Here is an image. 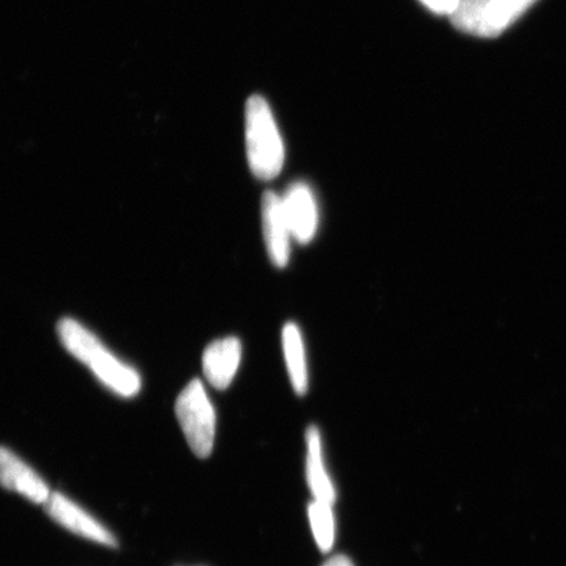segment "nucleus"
Wrapping results in <instances>:
<instances>
[{"label":"nucleus","mask_w":566,"mask_h":566,"mask_svg":"<svg viewBox=\"0 0 566 566\" xmlns=\"http://www.w3.org/2000/svg\"><path fill=\"white\" fill-rule=\"evenodd\" d=\"M63 348L87 366L102 385L122 398L130 399L140 391V375L124 363L95 334L74 318L65 317L56 325Z\"/></svg>","instance_id":"obj_1"},{"label":"nucleus","mask_w":566,"mask_h":566,"mask_svg":"<svg viewBox=\"0 0 566 566\" xmlns=\"http://www.w3.org/2000/svg\"><path fill=\"white\" fill-rule=\"evenodd\" d=\"M245 147L251 171L258 179L273 180L281 174L285 147L271 108L258 95L245 105Z\"/></svg>","instance_id":"obj_2"},{"label":"nucleus","mask_w":566,"mask_h":566,"mask_svg":"<svg viewBox=\"0 0 566 566\" xmlns=\"http://www.w3.org/2000/svg\"><path fill=\"white\" fill-rule=\"evenodd\" d=\"M537 0H460L451 23L458 31L494 39L504 33Z\"/></svg>","instance_id":"obj_3"},{"label":"nucleus","mask_w":566,"mask_h":566,"mask_svg":"<svg viewBox=\"0 0 566 566\" xmlns=\"http://www.w3.org/2000/svg\"><path fill=\"white\" fill-rule=\"evenodd\" d=\"M175 412L196 457H210L216 441L217 416L200 379H193L182 389Z\"/></svg>","instance_id":"obj_4"},{"label":"nucleus","mask_w":566,"mask_h":566,"mask_svg":"<svg viewBox=\"0 0 566 566\" xmlns=\"http://www.w3.org/2000/svg\"><path fill=\"white\" fill-rule=\"evenodd\" d=\"M44 506L51 518L71 533L103 544V546L117 547L116 537L111 531L106 530L94 516L83 511L81 506H77L75 502L69 500L66 495L54 492Z\"/></svg>","instance_id":"obj_5"},{"label":"nucleus","mask_w":566,"mask_h":566,"mask_svg":"<svg viewBox=\"0 0 566 566\" xmlns=\"http://www.w3.org/2000/svg\"><path fill=\"white\" fill-rule=\"evenodd\" d=\"M261 217H263L264 239L269 258L277 268L289 264L292 252L293 233L290 230L285 210H283L282 197L268 190L261 201Z\"/></svg>","instance_id":"obj_6"},{"label":"nucleus","mask_w":566,"mask_h":566,"mask_svg":"<svg viewBox=\"0 0 566 566\" xmlns=\"http://www.w3.org/2000/svg\"><path fill=\"white\" fill-rule=\"evenodd\" d=\"M283 210L287 218L293 239L308 244L316 235L318 209L313 190L304 182H295L282 196Z\"/></svg>","instance_id":"obj_7"},{"label":"nucleus","mask_w":566,"mask_h":566,"mask_svg":"<svg viewBox=\"0 0 566 566\" xmlns=\"http://www.w3.org/2000/svg\"><path fill=\"white\" fill-rule=\"evenodd\" d=\"M0 486L23 495L34 504L45 505L52 494L38 472L2 446H0Z\"/></svg>","instance_id":"obj_8"},{"label":"nucleus","mask_w":566,"mask_h":566,"mask_svg":"<svg viewBox=\"0 0 566 566\" xmlns=\"http://www.w3.org/2000/svg\"><path fill=\"white\" fill-rule=\"evenodd\" d=\"M242 360V344L237 337H226L211 343L203 352L205 377L217 389H226L239 370Z\"/></svg>","instance_id":"obj_9"},{"label":"nucleus","mask_w":566,"mask_h":566,"mask_svg":"<svg viewBox=\"0 0 566 566\" xmlns=\"http://www.w3.org/2000/svg\"><path fill=\"white\" fill-rule=\"evenodd\" d=\"M306 443V479L310 491L313 493L314 500L335 505L337 499L336 488L324 465L322 436L316 427L307 429Z\"/></svg>","instance_id":"obj_10"},{"label":"nucleus","mask_w":566,"mask_h":566,"mask_svg":"<svg viewBox=\"0 0 566 566\" xmlns=\"http://www.w3.org/2000/svg\"><path fill=\"white\" fill-rule=\"evenodd\" d=\"M282 348L289 378L295 394L306 395L308 389L306 346L303 343L302 332L295 323H287L283 327Z\"/></svg>","instance_id":"obj_11"},{"label":"nucleus","mask_w":566,"mask_h":566,"mask_svg":"<svg viewBox=\"0 0 566 566\" xmlns=\"http://www.w3.org/2000/svg\"><path fill=\"white\" fill-rule=\"evenodd\" d=\"M308 520L318 549L328 554L334 548L336 537L334 505L314 500L308 505Z\"/></svg>","instance_id":"obj_12"},{"label":"nucleus","mask_w":566,"mask_h":566,"mask_svg":"<svg viewBox=\"0 0 566 566\" xmlns=\"http://www.w3.org/2000/svg\"><path fill=\"white\" fill-rule=\"evenodd\" d=\"M424 7L437 15H452L460 0H421Z\"/></svg>","instance_id":"obj_13"},{"label":"nucleus","mask_w":566,"mask_h":566,"mask_svg":"<svg viewBox=\"0 0 566 566\" xmlns=\"http://www.w3.org/2000/svg\"><path fill=\"white\" fill-rule=\"evenodd\" d=\"M323 566H354L349 557L344 555H337L331 557L329 560L325 562Z\"/></svg>","instance_id":"obj_14"}]
</instances>
